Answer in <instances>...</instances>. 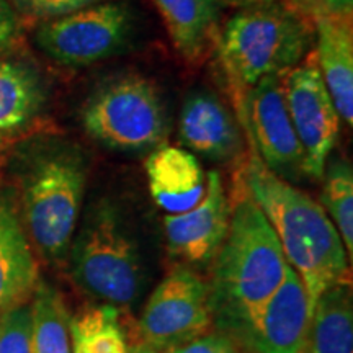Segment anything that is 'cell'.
Listing matches in <instances>:
<instances>
[{
    "label": "cell",
    "instance_id": "1",
    "mask_svg": "<svg viewBox=\"0 0 353 353\" xmlns=\"http://www.w3.org/2000/svg\"><path fill=\"white\" fill-rule=\"evenodd\" d=\"M242 185L275 231L286 262L301 276L314 311L325 290L347 283L350 260L339 231L322 205L273 174L252 144Z\"/></svg>",
    "mask_w": 353,
    "mask_h": 353
},
{
    "label": "cell",
    "instance_id": "2",
    "mask_svg": "<svg viewBox=\"0 0 353 353\" xmlns=\"http://www.w3.org/2000/svg\"><path fill=\"white\" fill-rule=\"evenodd\" d=\"M286 268L275 231L242 185L208 283L216 329L239 341L259 307L283 281Z\"/></svg>",
    "mask_w": 353,
    "mask_h": 353
},
{
    "label": "cell",
    "instance_id": "3",
    "mask_svg": "<svg viewBox=\"0 0 353 353\" xmlns=\"http://www.w3.org/2000/svg\"><path fill=\"white\" fill-rule=\"evenodd\" d=\"M306 17L281 3L241 8L221 33L219 51L229 77L247 92L268 76L296 68L311 46Z\"/></svg>",
    "mask_w": 353,
    "mask_h": 353
},
{
    "label": "cell",
    "instance_id": "4",
    "mask_svg": "<svg viewBox=\"0 0 353 353\" xmlns=\"http://www.w3.org/2000/svg\"><path fill=\"white\" fill-rule=\"evenodd\" d=\"M87 185L83 154L57 148L41 154L23 176V214L34 245L46 259L68 252Z\"/></svg>",
    "mask_w": 353,
    "mask_h": 353
},
{
    "label": "cell",
    "instance_id": "5",
    "mask_svg": "<svg viewBox=\"0 0 353 353\" xmlns=\"http://www.w3.org/2000/svg\"><path fill=\"white\" fill-rule=\"evenodd\" d=\"M81 118L87 134L113 151H154L169 134V114L159 88L138 74L100 83L83 103Z\"/></svg>",
    "mask_w": 353,
    "mask_h": 353
},
{
    "label": "cell",
    "instance_id": "6",
    "mask_svg": "<svg viewBox=\"0 0 353 353\" xmlns=\"http://www.w3.org/2000/svg\"><path fill=\"white\" fill-rule=\"evenodd\" d=\"M70 270L83 291L114 307L131 306L141 294L138 245L112 205L95 206L70 250Z\"/></svg>",
    "mask_w": 353,
    "mask_h": 353
},
{
    "label": "cell",
    "instance_id": "7",
    "mask_svg": "<svg viewBox=\"0 0 353 353\" xmlns=\"http://www.w3.org/2000/svg\"><path fill=\"white\" fill-rule=\"evenodd\" d=\"M132 13L123 2H103L44 21L37 43L64 65L82 68L120 52L130 41Z\"/></svg>",
    "mask_w": 353,
    "mask_h": 353
},
{
    "label": "cell",
    "instance_id": "8",
    "mask_svg": "<svg viewBox=\"0 0 353 353\" xmlns=\"http://www.w3.org/2000/svg\"><path fill=\"white\" fill-rule=\"evenodd\" d=\"M213 325L208 281L176 267L159 283L139 321L141 341L174 347L208 332Z\"/></svg>",
    "mask_w": 353,
    "mask_h": 353
},
{
    "label": "cell",
    "instance_id": "9",
    "mask_svg": "<svg viewBox=\"0 0 353 353\" xmlns=\"http://www.w3.org/2000/svg\"><path fill=\"white\" fill-rule=\"evenodd\" d=\"M283 76L286 108L303 149V172L322 179L337 143L341 117L316 65H299Z\"/></svg>",
    "mask_w": 353,
    "mask_h": 353
},
{
    "label": "cell",
    "instance_id": "10",
    "mask_svg": "<svg viewBox=\"0 0 353 353\" xmlns=\"http://www.w3.org/2000/svg\"><path fill=\"white\" fill-rule=\"evenodd\" d=\"M244 126L259 157L273 174L293 180L303 172V149L285 101L283 76H268L247 90Z\"/></svg>",
    "mask_w": 353,
    "mask_h": 353
},
{
    "label": "cell",
    "instance_id": "11",
    "mask_svg": "<svg viewBox=\"0 0 353 353\" xmlns=\"http://www.w3.org/2000/svg\"><path fill=\"white\" fill-rule=\"evenodd\" d=\"M311 317L306 286L288 265L283 281L259 307L237 342L254 353H304Z\"/></svg>",
    "mask_w": 353,
    "mask_h": 353
},
{
    "label": "cell",
    "instance_id": "12",
    "mask_svg": "<svg viewBox=\"0 0 353 353\" xmlns=\"http://www.w3.org/2000/svg\"><path fill=\"white\" fill-rule=\"evenodd\" d=\"M231 221V203L219 172L206 175V193L195 208L164 218L169 252L188 263H208L223 245Z\"/></svg>",
    "mask_w": 353,
    "mask_h": 353
},
{
    "label": "cell",
    "instance_id": "13",
    "mask_svg": "<svg viewBox=\"0 0 353 353\" xmlns=\"http://www.w3.org/2000/svg\"><path fill=\"white\" fill-rule=\"evenodd\" d=\"M38 285V267L17 203L0 190V316L30 301Z\"/></svg>",
    "mask_w": 353,
    "mask_h": 353
},
{
    "label": "cell",
    "instance_id": "14",
    "mask_svg": "<svg viewBox=\"0 0 353 353\" xmlns=\"http://www.w3.org/2000/svg\"><path fill=\"white\" fill-rule=\"evenodd\" d=\"M185 148L211 161H229L242 149L241 128L219 99L195 92L185 100L179 123Z\"/></svg>",
    "mask_w": 353,
    "mask_h": 353
},
{
    "label": "cell",
    "instance_id": "15",
    "mask_svg": "<svg viewBox=\"0 0 353 353\" xmlns=\"http://www.w3.org/2000/svg\"><path fill=\"white\" fill-rule=\"evenodd\" d=\"M149 192L159 208L179 214L195 208L206 193V175L187 149L161 145L145 159Z\"/></svg>",
    "mask_w": 353,
    "mask_h": 353
},
{
    "label": "cell",
    "instance_id": "16",
    "mask_svg": "<svg viewBox=\"0 0 353 353\" xmlns=\"http://www.w3.org/2000/svg\"><path fill=\"white\" fill-rule=\"evenodd\" d=\"M319 72L339 117L353 125V33L352 17H314Z\"/></svg>",
    "mask_w": 353,
    "mask_h": 353
},
{
    "label": "cell",
    "instance_id": "17",
    "mask_svg": "<svg viewBox=\"0 0 353 353\" xmlns=\"http://www.w3.org/2000/svg\"><path fill=\"white\" fill-rule=\"evenodd\" d=\"M304 353H353L350 285L330 286L317 298Z\"/></svg>",
    "mask_w": 353,
    "mask_h": 353
},
{
    "label": "cell",
    "instance_id": "18",
    "mask_svg": "<svg viewBox=\"0 0 353 353\" xmlns=\"http://www.w3.org/2000/svg\"><path fill=\"white\" fill-rule=\"evenodd\" d=\"M175 50L198 61L206 50L216 20V0H154Z\"/></svg>",
    "mask_w": 353,
    "mask_h": 353
},
{
    "label": "cell",
    "instance_id": "19",
    "mask_svg": "<svg viewBox=\"0 0 353 353\" xmlns=\"http://www.w3.org/2000/svg\"><path fill=\"white\" fill-rule=\"evenodd\" d=\"M44 105V87L37 70L21 63L0 61V132L28 126Z\"/></svg>",
    "mask_w": 353,
    "mask_h": 353
},
{
    "label": "cell",
    "instance_id": "20",
    "mask_svg": "<svg viewBox=\"0 0 353 353\" xmlns=\"http://www.w3.org/2000/svg\"><path fill=\"white\" fill-rule=\"evenodd\" d=\"M70 342L72 353L130 352L118 307L112 304L87 306L70 317Z\"/></svg>",
    "mask_w": 353,
    "mask_h": 353
},
{
    "label": "cell",
    "instance_id": "21",
    "mask_svg": "<svg viewBox=\"0 0 353 353\" xmlns=\"http://www.w3.org/2000/svg\"><path fill=\"white\" fill-rule=\"evenodd\" d=\"M33 353H72L70 316L61 293L38 281L32 296Z\"/></svg>",
    "mask_w": 353,
    "mask_h": 353
},
{
    "label": "cell",
    "instance_id": "22",
    "mask_svg": "<svg viewBox=\"0 0 353 353\" xmlns=\"http://www.w3.org/2000/svg\"><path fill=\"white\" fill-rule=\"evenodd\" d=\"M322 208L334 223L339 236L345 245L348 259L353 254V172L348 162L342 159L325 164Z\"/></svg>",
    "mask_w": 353,
    "mask_h": 353
},
{
    "label": "cell",
    "instance_id": "23",
    "mask_svg": "<svg viewBox=\"0 0 353 353\" xmlns=\"http://www.w3.org/2000/svg\"><path fill=\"white\" fill-rule=\"evenodd\" d=\"M0 353H33L32 299L0 316Z\"/></svg>",
    "mask_w": 353,
    "mask_h": 353
},
{
    "label": "cell",
    "instance_id": "24",
    "mask_svg": "<svg viewBox=\"0 0 353 353\" xmlns=\"http://www.w3.org/2000/svg\"><path fill=\"white\" fill-rule=\"evenodd\" d=\"M8 2L25 15L48 21L95 6L100 0H8Z\"/></svg>",
    "mask_w": 353,
    "mask_h": 353
},
{
    "label": "cell",
    "instance_id": "25",
    "mask_svg": "<svg viewBox=\"0 0 353 353\" xmlns=\"http://www.w3.org/2000/svg\"><path fill=\"white\" fill-rule=\"evenodd\" d=\"M172 353H237V342L231 335L221 332L216 329L214 332H205L198 337L170 347Z\"/></svg>",
    "mask_w": 353,
    "mask_h": 353
},
{
    "label": "cell",
    "instance_id": "26",
    "mask_svg": "<svg viewBox=\"0 0 353 353\" xmlns=\"http://www.w3.org/2000/svg\"><path fill=\"white\" fill-rule=\"evenodd\" d=\"M303 17H352L353 0H290Z\"/></svg>",
    "mask_w": 353,
    "mask_h": 353
},
{
    "label": "cell",
    "instance_id": "27",
    "mask_svg": "<svg viewBox=\"0 0 353 353\" xmlns=\"http://www.w3.org/2000/svg\"><path fill=\"white\" fill-rule=\"evenodd\" d=\"M20 37V21L8 0H0V52L15 46Z\"/></svg>",
    "mask_w": 353,
    "mask_h": 353
},
{
    "label": "cell",
    "instance_id": "28",
    "mask_svg": "<svg viewBox=\"0 0 353 353\" xmlns=\"http://www.w3.org/2000/svg\"><path fill=\"white\" fill-rule=\"evenodd\" d=\"M128 353H172V350L170 347H157L141 341L139 343H132Z\"/></svg>",
    "mask_w": 353,
    "mask_h": 353
},
{
    "label": "cell",
    "instance_id": "29",
    "mask_svg": "<svg viewBox=\"0 0 353 353\" xmlns=\"http://www.w3.org/2000/svg\"><path fill=\"white\" fill-rule=\"evenodd\" d=\"M216 2H223L226 6L236 7V8H250V7H260L268 6V3H275L278 0H216Z\"/></svg>",
    "mask_w": 353,
    "mask_h": 353
},
{
    "label": "cell",
    "instance_id": "30",
    "mask_svg": "<svg viewBox=\"0 0 353 353\" xmlns=\"http://www.w3.org/2000/svg\"><path fill=\"white\" fill-rule=\"evenodd\" d=\"M2 144H3V138H2V134H0V151H2Z\"/></svg>",
    "mask_w": 353,
    "mask_h": 353
}]
</instances>
